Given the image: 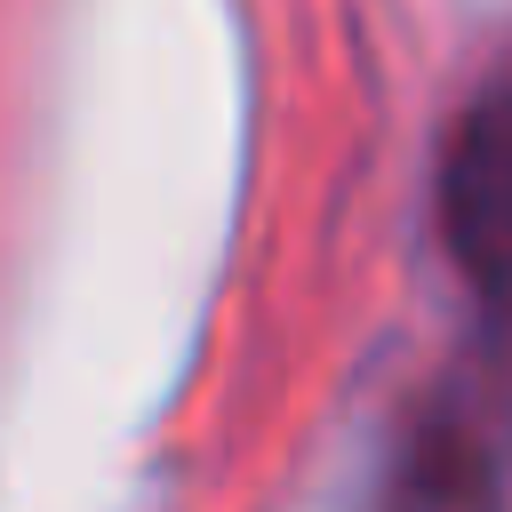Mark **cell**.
<instances>
[{
  "label": "cell",
  "mask_w": 512,
  "mask_h": 512,
  "mask_svg": "<svg viewBox=\"0 0 512 512\" xmlns=\"http://www.w3.org/2000/svg\"><path fill=\"white\" fill-rule=\"evenodd\" d=\"M440 248L496 344H512V72L480 80L432 152Z\"/></svg>",
  "instance_id": "obj_1"
},
{
  "label": "cell",
  "mask_w": 512,
  "mask_h": 512,
  "mask_svg": "<svg viewBox=\"0 0 512 512\" xmlns=\"http://www.w3.org/2000/svg\"><path fill=\"white\" fill-rule=\"evenodd\" d=\"M384 512H504V416L480 400V384L440 376L400 416Z\"/></svg>",
  "instance_id": "obj_2"
}]
</instances>
